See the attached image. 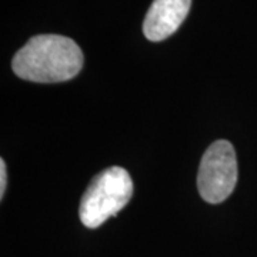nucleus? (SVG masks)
<instances>
[{
  "label": "nucleus",
  "mask_w": 257,
  "mask_h": 257,
  "mask_svg": "<svg viewBox=\"0 0 257 257\" xmlns=\"http://www.w3.org/2000/svg\"><path fill=\"white\" fill-rule=\"evenodd\" d=\"M237 183V159L233 145L217 140L204 152L197 175V189L203 200L217 204L226 200Z\"/></svg>",
  "instance_id": "7ed1b4c3"
},
{
  "label": "nucleus",
  "mask_w": 257,
  "mask_h": 257,
  "mask_svg": "<svg viewBox=\"0 0 257 257\" xmlns=\"http://www.w3.org/2000/svg\"><path fill=\"white\" fill-rule=\"evenodd\" d=\"M6 180H8V176H6V163L3 159H0V199H3V194L6 190Z\"/></svg>",
  "instance_id": "39448f33"
},
{
  "label": "nucleus",
  "mask_w": 257,
  "mask_h": 257,
  "mask_svg": "<svg viewBox=\"0 0 257 257\" xmlns=\"http://www.w3.org/2000/svg\"><path fill=\"white\" fill-rule=\"evenodd\" d=\"M192 0H153L143 22V33L152 42H162L175 33L187 18Z\"/></svg>",
  "instance_id": "20e7f679"
},
{
  "label": "nucleus",
  "mask_w": 257,
  "mask_h": 257,
  "mask_svg": "<svg viewBox=\"0 0 257 257\" xmlns=\"http://www.w3.org/2000/svg\"><path fill=\"white\" fill-rule=\"evenodd\" d=\"M82 49L66 36L37 35L13 57L16 76L35 83L67 82L82 70Z\"/></svg>",
  "instance_id": "f257e3e1"
},
{
  "label": "nucleus",
  "mask_w": 257,
  "mask_h": 257,
  "mask_svg": "<svg viewBox=\"0 0 257 257\" xmlns=\"http://www.w3.org/2000/svg\"><path fill=\"white\" fill-rule=\"evenodd\" d=\"M133 182L126 169L113 166L94 176L83 194L79 216L89 229L101 226L116 216L132 199Z\"/></svg>",
  "instance_id": "f03ea898"
}]
</instances>
